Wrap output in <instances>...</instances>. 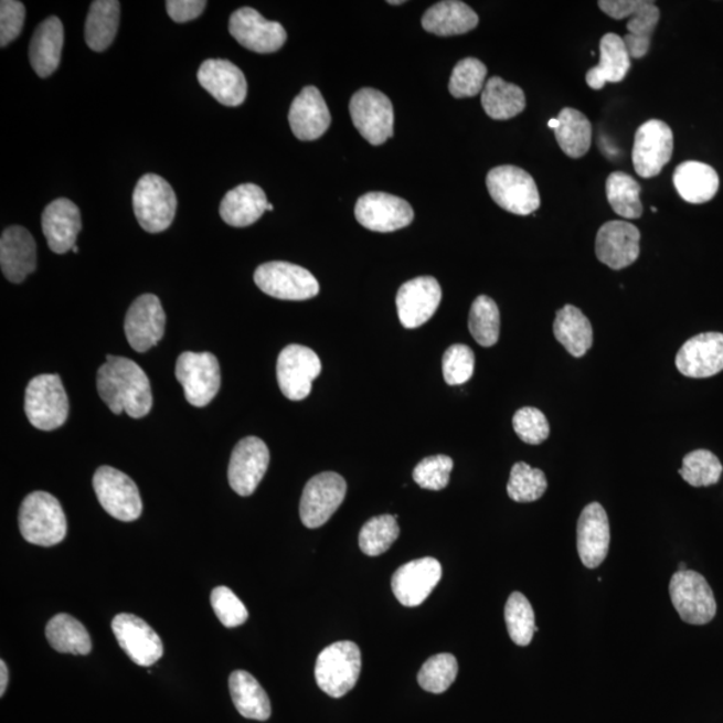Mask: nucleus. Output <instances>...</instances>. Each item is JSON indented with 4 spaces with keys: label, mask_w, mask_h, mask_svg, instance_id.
Returning <instances> with one entry per match:
<instances>
[{
    "label": "nucleus",
    "mask_w": 723,
    "mask_h": 723,
    "mask_svg": "<svg viewBox=\"0 0 723 723\" xmlns=\"http://www.w3.org/2000/svg\"><path fill=\"white\" fill-rule=\"evenodd\" d=\"M97 390L116 416L123 412L131 418H142L152 411L153 395L145 371L123 357H106L97 374Z\"/></svg>",
    "instance_id": "obj_1"
},
{
    "label": "nucleus",
    "mask_w": 723,
    "mask_h": 723,
    "mask_svg": "<svg viewBox=\"0 0 723 723\" xmlns=\"http://www.w3.org/2000/svg\"><path fill=\"white\" fill-rule=\"evenodd\" d=\"M19 530L26 542L53 546L66 538L67 520L60 501L47 492L30 493L19 509Z\"/></svg>",
    "instance_id": "obj_2"
},
{
    "label": "nucleus",
    "mask_w": 723,
    "mask_h": 723,
    "mask_svg": "<svg viewBox=\"0 0 723 723\" xmlns=\"http://www.w3.org/2000/svg\"><path fill=\"white\" fill-rule=\"evenodd\" d=\"M362 670L360 647L350 640L332 644L319 653L316 679L320 690L342 698L355 688Z\"/></svg>",
    "instance_id": "obj_3"
},
{
    "label": "nucleus",
    "mask_w": 723,
    "mask_h": 723,
    "mask_svg": "<svg viewBox=\"0 0 723 723\" xmlns=\"http://www.w3.org/2000/svg\"><path fill=\"white\" fill-rule=\"evenodd\" d=\"M135 215L143 231L160 234L172 225L178 198L173 188L159 174H145L138 180L134 192Z\"/></svg>",
    "instance_id": "obj_4"
},
{
    "label": "nucleus",
    "mask_w": 723,
    "mask_h": 723,
    "mask_svg": "<svg viewBox=\"0 0 723 723\" xmlns=\"http://www.w3.org/2000/svg\"><path fill=\"white\" fill-rule=\"evenodd\" d=\"M24 412L36 429L52 432L68 417V398L59 374H42L31 380L24 395Z\"/></svg>",
    "instance_id": "obj_5"
},
{
    "label": "nucleus",
    "mask_w": 723,
    "mask_h": 723,
    "mask_svg": "<svg viewBox=\"0 0 723 723\" xmlns=\"http://www.w3.org/2000/svg\"><path fill=\"white\" fill-rule=\"evenodd\" d=\"M490 198L513 215H531L540 206V193L532 176L514 166L496 167L487 176Z\"/></svg>",
    "instance_id": "obj_6"
},
{
    "label": "nucleus",
    "mask_w": 723,
    "mask_h": 723,
    "mask_svg": "<svg viewBox=\"0 0 723 723\" xmlns=\"http://www.w3.org/2000/svg\"><path fill=\"white\" fill-rule=\"evenodd\" d=\"M670 596L684 624L702 626L714 619L716 602L713 589L698 572H676L670 582Z\"/></svg>",
    "instance_id": "obj_7"
},
{
    "label": "nucleus",
    "mask_w": 723,
    "mask_h": 723,
    "mask_svg": "<svg viewBox=\"0 0 723 723\" xmlns=\"http://www.w3.org/2000/svg\"><path fill=\"white\" fill-rule=\"evenodd\" d=\"M256 286L269 297L281 300H307L316 298L319 283L306 268L287 262L264 263L256 268Z\"/></svg>",
    "instance_id": "obj_8"
},
{
    "label": "nucleus",
    "mask_w": 723,
    "mask_h": 723,
    "mask_svg": "<svg viewBox=\"0 0 723 723\" xmlns=\"http://www.w3.org/2000/svg\"><path fill=\"white\" fill-rule=\"evenodd\" d=\"M176 379L184 389L188 404L196 407L211 404L222 386L220 364L211 353H182L176 362Z\"/></svg>",
    "instance_id": "obj_9"
},
{
    "label": "nucleus",
    "mask_w": 723,
    "mask_h": 723,
    "mask_svg": "<svg viewBox=\"0 0 723 723\" xmlns=\"http://www.w3.org/2000/svg\"><path fill=\"white\" fill-rule=\"evenodd\" d=\"M93 487L100 507L111 518L125 523L140 518L142 513L140 490L128 475L111 467H100L94 474Z\"/></svg>",
    "instance_id": "obj_10"
},
{
    "label": "nucleus",
    "mask_w": 723,
    "mask_h": 723,
    "mask_svg": "<svg viewBox=\"0 0 723 723\" xmlns=\"http://www.w3.org/2000/svg\"><path fill=\"white\" fill-rule=\"evenodd\" d=\"M349 108L355 128L371 145L376 147L393 137L394 109L386 94L364 87L351 98Z\"/></svg>",
    "instance_id": "obj_11"
},
{
    "label": "nucleus",
    "mask_w": 723,
    "mask_h": 723,
    "mask_svg": "<svg viewBox=\"0 0 723 723\" xmlns=\"http://www.w3.org/2000/svg\"><path fill=\"white\" fill-rule=\"evenodd\" d=\"M348 493L341 475L325 471L306 483L300 500V520L310 530L322 527L338 511Z\"/></svg>",
    "instance_id": "obj_12"
},
{
    "label": "nucleus",
    "mask_w": 723,
    "mask_h": 723,
    "mask_svg": "<svg viewBox=\"0 0 723 723\" xmlns=\"http://www.w3.org/2000/svg\"><path fill=\"white\" fill-rule=\"evenodd\" d=\"M322 371L316 351L300 344L281 350L276 364V376L283 395L289 401H304L311 393L312 382Z\"/></svg>",
    "instance_id": "obj_13"
},
{
    "label": "nucleus",
    "mask_w": 723,
    "mask_h": 723,
    "mask_svg": "<svg viewBox=\"0 0 723 723\" xmlns=\"http://www.w3.org/2000/svg\"><path fill=\"white\" fill-rule=\"evenodd\" d=\"M674 152V135L668 124L650 119L635 134L632 163L640 178H656L668 166Z\"/></svg>",
    "instance_id": "obj_14"
},
{
    "label": "nucleus",
    "mask_w": 723,
    "mask_h": 723,
    "mask_svg": "<svg viewBox=\"0 0 723 723\" xmlns=\"http://www.w3.org/2000/svg\"><path fill=\"white\" fill-rule=\"evenodd\" d=\"M355 217L364 228L387 234L411 225L414 211L404 199L383 192H370L358 199Z\"/></svg>",
    "instance_id": "obj_15"
},
{
    "label": "nucleus",
    "mask_w": 723,
    "mask_h": 723,
    "mask_svg": "<svg viewBox=\"0 0 723 723\" xmlns=\"http://www.w3.org/2000/svg\"><path fill=\"white\" fill-rule=\"evenodd\" d=\"M167 316L156 295L145 294L129 307L125 318V334L131 349L147 353L166 334Z\"/></svg>",
    "instance_id": "obj_16"
},
{
    "label": "nucleus",
    "mask_w": 723,
    "mask_h": 723,
    "mask_svg": "<svg viewBox=\"0 0 723 723\" xmlns=\"http://www.w3.org/2000/svg\"><path fill=\"white\" fill-rule=\"evenodd\" d=\"M230 33L243 47L261 54L278 52L287 41L286 30L279 22L267 21L251 8L238 9L231 15Z\"/></svg>",
    "instance_id": "obj_17"
},
{
    "label": "nucleus",
    "mask_w": 723,
    "mask_h": 723,
    "mask_svg": "<svg viewBox=\"0 0 723 723\" xmlns=\"http://www.w3.org/2000/svg\"><path fill=\"white\" fill-rule=\"evenodd\" d=\"M111 628L119 647L136 664L149 668L162 658L159 634L138 616L119 614L113 619Z\"/></svg>",
    "instance_id": "obj_18"
},
{
    "label": "nucleus",
    "mask_w": 723,
    "mask_h": 723,
    "mask_svg": "<svg viewBox=\"0 0 723 723\" xmlns=\"http://www.w3.org/2000/svg\"><path fill=\"white\" fill-rule=\"evenodd\" d=\"M269 465V450L263 439L251 436L238 442L232 451L228 481L237 495L247 498L255 492Z\"/></svg>",
    "instance_id": "obj_19"
},
{
    "label": "nucleus",
    "mask_w": 723,
    "mask_h": 723,
    "mask_svg": "<svg viewBox=\"0 0 723 723\" xmlns=\"http://www.w3.org/2000/svg\"><path fill=\"white\" fill-rule=\"evenodd\" d=\"M442 299V286L432 276H419L404 283L395 299L400 322L406 329H418L436 313Z\"/></svg>",
    "instance_id": "obj_20"
},
{
    "label": "nucleus",
    "mask_w": 723,
    "mask_h": 723,
    "mask_svg": "<svg viewBox=\"0 0 723 723\" xmlns=\"http://www.w3.org/2000/svg\"><path fill=\"white\" fill-rule=\"evenodd\" d=\"M595 253L599 262L616 272L630 267L640 254V232L621 220L603 224L597 231Z\"/></svg>",
    "instance_id": "obj_21"
},
{
    "label": "nucleus",
    "mask_w": 723,
    "mask_h": 723,
    "mask_svg": "<svg viewBox=\"0 0 723 723\" xmlns=\"http://www.w3.org/2000/svg\"><path fill=\"white\" fill-rule=\"evenodd\" d=\"M443 567L434 557L418 559L402 565L392 577L395 597L405 607H418L442 581Z\"/></svg>",
    "instance_id": "obj_22"
},
{
    "label": "nucleus",
    "mask_w": 723,
    "mask_h": 723,
    "mask_svg": "<svg viewBox=\"0 0 723 723\" xmlns=\"http://www.w3.org/2000/svg\"><path fill=\"white\" fill-rule=\"evenodd\" d=\"M576 533L577 552L584 567H599L605 562L612 543L607 513L599 502H591L583 509Z\"/></svg>",
    "instance_id": "obj_23"
},
{
    "label": "nucleus",
    "mask_w": 723,
    "mask_h": 723,
    "mask_svg": "<svg viewBox=\"0 0 723 723\" xmlns=\"http://www.w3.org/2000/svg\"><path fill=\"white\" fill-rule=\"evenodd\" d=\"M679 373L689 379H709L723 370V334L721 332H703L695 336L676 358Z\"/></svg>",
    "instance_id": "obj_24"
},
{
    "label": "nucleus",
    "mask_w": 723,
    "mask_h": 723,
    "mask_svg": "<svg viewBox=\"0 0 723 723\" xmlns=\"http://www.w3.org/2000/svg\"><path fill=\"white\" fill-rule=\"evenodd\" d=\"M289 127L300 141H313L322 137L331 125L326 100L316 86H306L294 99L288 113Z\"/></svg>",
    "instance_id": "obj_25"
},
{
    "label": "nucleus",
    "mask_w": 723,
    "mask_h": 723,
    "mask_svg": "<svg viewBox=\"0 0 723 723\" xmlns=\"http://www.w3.org/2000/svg\"><path fill=\"white\" fill-rule=\"evenodd\" d=\"M198 79L222 105L238 106L247 98V79L241 68L230 61L206 60L199 68Z\"/></svg>",
    "instance_id": "obj_26"
},
{
    "label": "nucleus",
    "mask_w": 723,
    "mask_h": 723,
    "mask_svg": "<svg viewBox=\"0 0 723 723\" xmlns=\"http://www.w3.org/2000/svg\"><path fill=\"white\" fill-rule=\"evenodd\" d=\"M0 267L6 279L22 283L36 269V244L33 235L19 225L9 226L0 238Z\"/></svg>",
    "instance_id": "obj_27"
},
{
    "label": "nucleus",
    "mask_w": 723,
    "mask_h": 723,
    "mask_svg": "<svg viewBox=\"0 0 723 723\" xmlns=\"http://www.w3.org/2000/svg\"><path fill=\"white\" fill-rule=\"evenodd\" d=\"M82 230L81 212L68 199H56L42 213V231L49 248L64 255L75 247Z\"/></svg>",
    "instance_id": "obj_28"
},
{
    "label": "nucleus",
    "mask_w": 723,
    "mask_h": 723,
    "mask_svg": "<svg viewBox=\"0 0 723 723\" xmlns=\"http://www.w3.org/2000/svg\"><path fill=\"white\" fill-rule=\"evenodd\" d=\"M65 30L61 19L49 17L34 31L30 43V64L36 75L47 78L61 64Z\"/></svg>",
    "instance_id": "obj_29"
},
{
    "label": "nucleus",
    "mask_w": 723,
    "mask_h": 723,
    "mask_svg": "<svg viewBox=\"0 0 723 723\" xmlns=\"http://www.w3.org/2000/svg\"><path fill=\"white\" fill-rule=\"evenodd\" d=\"M631 68V56L625 45L624 38L608 33L600 41L599 65L589 68L586 75L591 89L602 91L609 84H618L625 79Z\"/></svg>",
    "instance_id": "obj_30"
},
{
    "label": "nucleus",
    "mask_w": 723,
    "mask_h": 723,
    "mask_svg": "<svg viewBox=\"0 0 723 723\" xmlns=\"http://www.w3.org/2000/svg\"><path fill=\"white\" fill-rule=\"evenodd\" d=\"M479 22L476 11L460 0L436 3L423 17V26L427 33L438 36L467 34L475 30Z\"/></svg>",
    "instance_id": "obj_31"
},
{
    "label": "nucleus",
    "mask_w": 723,
    "mask_h": 723,
    "mask_svg": "<svg viewBox=\"0 0 723 723\" xmlns=\"http://www.w3.org/2000/svg\"><path fill=\"white\" fill-rule=\"evenodd\" d=\"M268 200L261 187L243 184L225 194L220 216L235 228L253 225L267 211Z\"/></svg>",
    "instance_id": "obj_32"
},
{
    "label": "nucleus",
    "mask_w": 723,
    "mask_h": 723,
    "mask_svg": "<svg viewBox=\"0 0 723 723\" xmlns=\"http://www.w3.org/2000/svg\"><path fill=\"white\" fill-rule=\"evenodd\" d=\"M672 182L679 196L690 204L708 203L720 190L719 173L708 163L700 161L679 163Z\"/></svg>",
    "instance_id": "obj_33"
},
{
    "label": "nucleus",
    "mask_w": 723,
    "mask_h": 723,
    "mask_svg": "<svg viewBox=\"0 0 723 723\" xmlns=\"http://www.w3.org/2000/svg\"><path fill=\"white\" fill-rule=\"evenodd\" d=\"M230 693L237 712L244 719L267 721L272 716V701L262 684L249 672L243 670L232 672Z\"/></svg>",
    "instance_id": "obj_34"
},
{
    "label": "nucleus",
    "mask_w": 723,
    "mask_h": 723,
    "mask_svg": "<svg viewBox=\"0 0 723 723\" xmlns=\"http://www.w3.org/2000/svg\"><path fill=\"white\" fill-rule=\"evenodd\" d=\"M553 336L572 357L582 358L593 348V326L577 307L565 305L556 313Z\"/></svg>",
    "instance_id": "obj_35"
},
{
    "label": "nucleus",
    "mask_w": 723,
    "mask_h": 723,
    "mask_svg": "<svg viewBox=\"0 0 723 723\" xmlns=\"http://www.w3.org/2000/svg\"><path fill=\"white\" fill-rule=\"evenodd\" d=\"M121 4L117 0H96L91 4L85 24V41L93 52L108 50L118 31Z\"/></svg>",
    "instance_id": "obj_36"
},
{
    "label": "nucleus",
    "mask_w": 723,
    "mask_h": 723,
    "mask_svg": "<svg viewBox=\"0 0 723 723\" xmlns=\"http://www.w3.org/2000/svg\"><path fill=\"white\" fill-rule=\"evenodd\" d=\"M481 105L490 118L507 121L524 111L525 94L518 85L508 84L500 77H492L483 87Z\"/></svg>",
    "instance_id": "obj_37"
},
{
    "label": "nucleus",
    "mask_w": 723,
    "mask_h": 723,
    "mask_svg": "<svg viewBox=\"0 0 723 723\" xmlns=\"http://www.w3.org/2000/svg\"><path fill=\"white\" fill-rule=\"evenodd\" d=\"M555 137L565 155L571 159H582L593 142V125L582 111L564 108L557 116Z\"/></svg>",
    "instance_id": "obj_38"
},
{
    "label": "nucleus",
    "mask_w": 723,
    "mask_h": 723,
    "mask_svg": "<svg viewBox=\"0 0 723 723\" xmlns=\"http://www.w3.org/2000/svg\"><path fill=\"white\" fill-rule=\"evenodd\" d=\"M50 646L61 653L87 656L92 651V638L79 620L67 614L55 615L46 626Z\"/></svg>",
    "instance_id": "obj_39"
},
{
    "label": "nucleus",
    "mask_w": 723,
    "mask_h": 723,
    "mask_svg": "<svg viewBox=\"0 0 723 723\" xmlns=\"http://www.w3.org/2000/svg\"><path fill=\"white\" fill-rule=\"evenodd\" d=\"M607 200L616 215L635 220L644 215V205L640 201L642 187L625 172H614L606 182Z\"/></svg>",
    "instance_id": "obj_40"
},
{
    "label": "nucleus",
    "mask_w": 723,
    "mask_h": 723,
    "mask_svg": "<svg viewBox=\"0 0 723 723\" xmlns=\"http://www.w3.org/2000/svg\"><path fill=\"white\" fill-rule=\"evenodd\" d=\"M660 11L656 2L642 0V4L627 23L628 34L624 36L625 45L631 59L640 60L649 53L651 36L658 26Z\"/></svg>",
    "instance_id": "obj_41"
},
{
    "label": "nucleus",
    "mask_w": 723,
    "mask_h": 723,
    "mask_svg": "<svg viewBox=\"0 0 723 723\" xmlns=\"http://www.w3.org/2000/svg\"><path fill=\"white\" fill-rule=\"evenodd\" d=\"M469 331L482 348H492L500 337V311L498 305L487 295H480L471 305Z\"/></svg>",
    "instance_id": "obj_42"
},
{
    "label": "nucleus",
    "mask_w": 723,
    "mask_h": 723,
    "mask_svg": "<svg viewBox=\"0 0 723 723\" xmlns=\"http://www.w3.org/2000/svg\"><path fill=\"white\" fill-rule=\"evenodd\" d=\"M397 514H382L370 519L360 532V546L364 555L380 556L390 550L400 536Z\"/></svg>",
    "instance_id": "obj_43"
},
{
    "label": "nucleus",
    "mask_w": 723,
    "mask_h": 723,
    "mask_svg": "<svg viewBox=\"0 0 723 723\" xmlns=\"http://www.w3.org/2000/svg\"><path fill=\"white\" fill-rule=\"evenodd\" d=\"M506 624L513 644L525 647L532 642L539 627L534 624V613L530 600L521 593L509 596L506 606Z\"/></svg>",
    "instance_id": "obj_44"
},
{
    "label": "nucleus",
    "mask_w": 723,
    "mask_h": 723,
    "mask_svg": "<svg viewBox=\"0 0 723 723\" xmlns=\"http://www.w3.org/2000/svg\"><path fill=\"white\" fill-rule=\"evenodd\" d=\"M722 471V464L714 453L706 449H698L684 456L679 475L691 487L702 488L714 486V483L719 482Z\"/></svg>",
    "instance_id": "obj_45"
},
{
    "label": "nucleus",
    "mask_w": 723,
    "mask_h": 723,
    "mask_svg": "<svg viewBox=\"0 0 723 723\" xmlns=\"http://www.w3.org/2000/svg\"><path fill=\"white\" fill-rule=\"evenodd\" d=\"M549 482L543 470L532 468L525 462L513 465L507 492L515 502H533L542 499Z\"/></svg>",
    "instance_id": "obj_46"
},
{
    "label": "nucleus",
    "mask_w": 723,
    "mask_h": 723,
    "mask_svg": "<svg viewBox=\"0 0 723 723\" xmlns=\"http://www.w3.org/2000/svg\"><path fill=\"white\" fill-rule=\"evenodd\" d=\"M458 674V662L451 653H438L427 659L417 677L419 687L427 693L443 694L448 690Z\"/></svg>",
    "instance_id": "obj_47"
},
{
    "label": "nucleus",
    "mask_w": 723,
    "mask_h": 723,
    "mask_svg": "<svg viewBox=\"0 0 723 723\" xmlns=\"http://www.w3.org/2000/svg\"><path fill=\"white\" fill-rule=\"evenodd\" d=\"M488 68L480 60L465 59L453 68L449 92L455 98L475 97L486 87Z\"/></svg>",
    "instance_id": "obj_48"
},
{
    "label": "nucleus",
    "mask_w": 723,
    "mask_h": 723,
    "mask_svg": "<svg viewBox=\"0 0 723 723\" xmlns=\"http://www.w3.org/2000/svg\"><path fill=\"white\" fill-rule=\"evenodd\" d=\"M474 350L465 344H453L443 358L444 380L450 386L464 385L475 373Z\"/></svg>",
    "instance_id": "obj_49"
},
{
    "label": "nucleus",
    "mask_w": 723,
    "mask_h": 723,
    "mask_svg": "<svg viewBox=\"0 0 723 723\" xmlns=\"http://www.w3.org/2000/svg\"><path fill=\"white\" fill-rule=\"evenodd\" d=\"M453 465L448 456L426 457L414 468L413 479L423 489L443 490L449 486Z\"/></svg>",
    "instance_id": "obj_50"
},
{
    "label": "nucleus",
    "mask_w": 723,
    "mask_h": 723,
    "mask_svg": "<svg viewBox=\"0 0 723 723\" xmlns=\"http://www.w3.org/2000/svg\"><path fill=\"white\" fill-rule=\"evenodd\" d=\"M513 429L521 442L540 445L550 437L549 419L536 407H523L513 416Z\"/></svg>",
    "instance_id": "obj_51"
},
{
    "label": "nucleus",
    "mask_w": 723,
    "mask_h": 723,
    "mask_svg": "<svg viewBox=\"0 0 723 723\" xmlns=\"http://www.w3.org/2000/svg\"><path fill=\"white\" fill-rule=\"evenodd\" d=\"M211 605L217 619L228 628L242 626L248 619L247 608L228 587L220 586L212 591Z\"/></svg>",
    "instance_id": "obj_52"
},
{
    "label": "nucleus",
    "mask_w": 723,
    "mask_h": 723,
    "mask_svg": "<svg viewBox=\"0 0 723 723\" xmlns=\"http://www.w3.org/2000/svg\"><path fill=\"white\" fill-rule=\"evenodd\" d=\"M26 9L18 0H2L0 3V46L6 47L21 35Z\"/></svg>",
    "instance_id": "obj_53"
},
{
    "label": "nucleus",
    "mask_w": 723,
    "mask_h": 723,
    "mask_svg": "<svg viewBox=\"0 0 723 723\" xmlns=\"http://www.w3.org/2000/svg\"><path fill=\"white\" fill-rule=\"evenodd\" d=\"M166 6L169 17L174 22L185 23L203 14L206 2L205 0H168Z\"/></svg>",
    "instance_id": "obj_54"
},
{
    "label": "nucleus",
    "mask_w": 723,
    "mask_h": 723,
    "mask_svg": "<svg viewBox=\"0 0 723 723\" xmlns=\"http://www.w3.org/2000/svg\"><path fill=\"white\" fill-rule=\"evenodd\" d=\"M640 4H642V0H600L597 3L603 12L616 21L630 18Z\"/></svg>",
    "instance_id": "obj_55"
},
{
    "label": "nucleus",
    "mask_w": 723,
    "mask_h": 723,
    "mask_svg": "<svg viewBox=\"0 0 723 723\" xmlns=\"http://www.w3.org/2000/svg\"><path fill=\"white\" fill-rule=\"evenodd\" d=\"M9 684V669L4 660H0V697H3Z\"/></svg>",
    "instance_id": "obj_56"
},
{
    "label": "nucleus",
    "mask_w": 723,
    "mask_h": 723,
    "mask_svg": "<svg viewBox=\"0 0 723 723\" xmlns=\"http://www.w3.org/2000/svg\"><path fill=\"white\" fill-rule=\"evenodd\" d=\"M550 128L556 129L557 128V118H553L550 121Z\"/></svg>",
    "instance_id": "obj_57"
},
{
    "label": "nucleus",
    "mask_w": 723,
    "mask_h": 723,
    "mask_svg": "<svg viewBox=\"0 0 723 723\" xmlns=\"http://www.w3.org/2000/svg\"><path fill=\"white\" fill-rule=\"evenodd\" d=\"M687 570H688L687 563H679V571H687Z\"/></svg>",
    "instance_id": "obj_58"
},
{
    "label": "nucleus",
    "mask_w": 723,
    "mask_h": 723,
    "mask_svg": "<svg viewBox=\"0 0 723 723\" xmlns=\"http://www.w3.org/2000/svg\"><path fill=\"white\" fill-rule=\"evenodd\" d=\"M404 3L405 2H402V0H400V2H393V0H390V2H389V4H394V6L395 4H404Z\"/></svg>",
    "instance_id": "obj_59"
},
{
    "label": "nucleus",
    "mask_w": 723,
    "mask_h": 723,
    "mask_svg": "<svg viewBox=\"0 0 723 723\" xmlns=\"http://www.w3.org/2000/svg\"><path fill=\"white\" fill-rule=\"evenodd\" d=\"M267 211H274V205L268 203Z\"/></svg>",
    "instance_id": "obj_60"
},
{
    "label": "nucleus",
    "mask_w": 723,
    "mask_h": 723,
    "mask_svg": "<svg viewBox=\"0 0 723 723\" xmlns=\"http://www.w3.org/2000/svg\"><path fill=\"white\" fill-rule=\"evenodd\" d=\"M74 254H78V247L75 245V247L72 249Z\"/></svg>",
    "instance_id": "obj_61"
}]
</instances>
